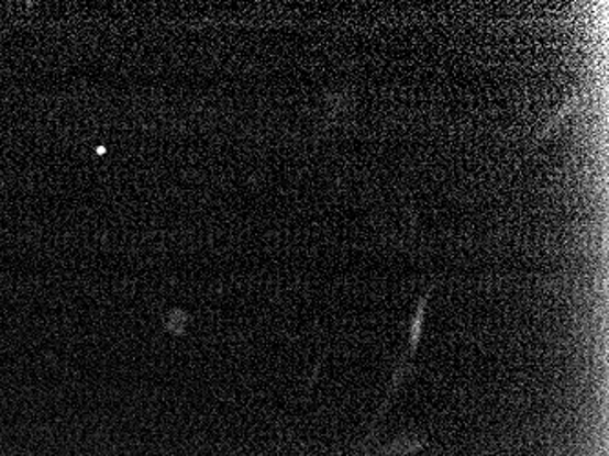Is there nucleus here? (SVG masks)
I'll return each mask as SVG.
<instances>
[{
  "mask_svg": "<svg viewBox=\"0 0 609 456\" xmlns=\"http://www.w3.org/2000/svg\"><path fill=\"white\" fill-rule=\"evenodd\" d=\"M578 101H580V99H578V96L569 99V101H567L566 104L561 108V112L556 113L555 118L551 119L550 123L545 124V129L542 130V134H539V140H544L545 135L550 134L551 130L556 129V126H558V124L564 121V118H567V115H569V113L575 110Z\"/></svg>",
  "mask_w": 609,
  "mask_h": 456,
  "instance_id": "1",
  "label": "nucleus"
}]
</instances>
